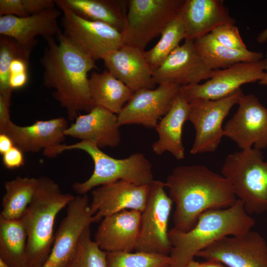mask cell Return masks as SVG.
<instances>
[{
	"mask_svg": "<svg viewBox=\"0 0 267 267\" xmlns=\"http://www.w3.org/2000/svg\"><path fill=\"white\" fill-rule=\"evenodd\" d=\"M149 189L150 184L138 185L123 180L99 186L92 191L90 204L95 222L124 210L142 212L145 207Z\"/></svg>",
	"mask_w": 267,
	"mask_h": 267,
	"instance_id": "obj_17",
	"label": "cell"
},
{
	"mask_svg": "<svg viewBox=\"0 0 267 267\" xmlns=\"http://www.w3.org/2000/svg\"><path fill=\"white\" fill-rule=\"evenodd\" d=\"M243 94L239 89L220 99H196L189 102L187 121L195 130L191 154L212 152L217 149L224 136L223 122Z\"/></svg>",
	"mask_w": 267,
	"mask_h": 267,
	"instance_id": "obj_8",
	"label": "cell"
},
{
	"mask_svg": "<svg viewBox=\"0 0 267 267\" xmlns=\"http://www.w3.org/2000/svg\"><path fill=\"white\" fill-rule=\"evenodd\" d=\"M79 149L87 152L94 163L90 177L83 182H76L73 189L84 195L93 188L117 180H123L138 185H149L154 180L152 164L141 153H135L124 159H116L103 152L95 143L81 141L74 144H61L43 151V154L53 158L63 151Z\"/></svg>",
	"mask_w": 267,
	"mask_h": 267,
	"instance_id": "obj_5",
	"label": "cell"
},
{
	"mask_svg": "<svg viewBox=\"0 0 267 267\" xmlns=\"http://www.w3.org/2000/svg\"><path fill=\"white\" fill-rule=\"evenodd\" d=\"M44 38L46 42L40 62L44 67L43 84L53 89V98L75 121L81 111L89 112L94 107L89 85L88 73L96 69L95 61L75 46L61 31L56 36Z\"/></svg>",
	"mask_w": 267,
	"mask_h": 267,
	"instance_id": "obj_1",
	"label": "cell"
},
{
	"mask_svg": "<svg viewBox=\"0 0 267 267\" xmlns=\"http://www.w3.org/2000/svg\"><path fill=\"white\" fill-rule=\"evenodd\" d=\"M189 102L179 92L170 109L155 127L158 139L152 145L153 152L162 155L169 152L178 160L184 158L182 134L184 123L187 121Z\"/></svg>",
	"mask_w": 267,
	"mask_h": 267,
	"instance_id": "obj_24",
	"label": "cell"
},
{
	"mask_svg": "<svg viewBox=\"0 0 267 267\" xmlns=\"http://www.w3.org/2000/svg\"><path fill=\"white\" fill-rule=\"evenodd\" d=\"M117 115L100 106L80 114L65 131L66 136L95 143L99 148L118 146L121 141Z\"/></svg>",
	"mask_w": 267,
	"mask_h": 267,
	"instance_id": "obj_21",
	"label": "cell"
},
{
	"mask_svg": "<svg viewBox=\"0 0 267 267\" xmlns=\"http://www.w3.org/2000/svg\"><path fill=\"white\" fill-rule=\"evenodd\" d=\"M11 101L0 95V134L5 133L10 122V106Z\"/></svg>",
	"mask_w": 267,
	"mask_h": 267,
	"instance_id": "obj_37",
	"label": "cell"
},
{
	"mask_svg": "<svg viewBox=\"0 0 267 267\" xmlns=\"http://www.w3.org/2000/svg\"><path fill=\"white\" fill-rule=\"evenodd\" d=\"M60 9L66 8L84 19L106 23L121 33L124 27L128 0H54Z\"/></svg>",
	"mask_w": 267,
	"mask_h": 267,
	"instance_id": "obj_25",
	"label": "cell"
},
{
	"mask_svg": "<svg viewBox=\"0 0 267 267\" xmlns=\"http://www.w3.org/2000/svg\"><path fill=\"white\" fill-rule=\"evenodd\" d=\"M89 93L94 106L118 115L133 95V91L107 69L92 72L89 78Z\"/></svg>",
	"mask_w": 267,
	"mask_h": 267,
	"instance_id": "obj_26",
	"label": "cell"
},
{
	"mask_svg": "<svg viewBox=\"0 0 267 267\" xmlns=\"http://www.w3.org/2000/svg\"><path fill=\"white\" fill-rule=\"evenodd\" d=\"M102 59L106 69L133 92L143 89H154L153 71L145 59L144 50L124 44Z\"/></svg>",
	"mask_w": 267,
	"mask_h": 267,
	"instance_id": "obj_18",
	"label": "cell"
},
{
	"mask_svg": "<svg viewBox=\"0 0 267 267\" xmlns=\"http://www.w3.org/2000/svg\"><path fill=\"white\" fill-rule=\"evenodd\" d=\"M31 53L15 39L0 37V95L11 101L12 89L9 85L10 66L17 57H29Z\"/></svg>",
	"mask_w": 267,
	"mask_h": 267,
	"instance_id": "obj_32",
	"label": "cell"
},
{
	"mask_svg": "<svg viewBox=\"0 0 267 267\" xmlns=\"http://www.w3.org/2000/svg\"><path fill=\"white\" fill-rule=\"evenodd\" d=\"M90 204L87 194L75 196L69 203L48 258L41 267H67L75 255L83 232L95 223Z\"/></svg>",
	"mask_w": 267,
	"mask_h": 267,
	"instance_id": "obj_11",
	"label": "cell"
},
{
	"mask_svg": "<svg viewBox=\"0 0 267 267\" xmlns=\"http://www.w3.org/2000/svg\"><path fill=\"white\" fill-rule=\"evenodd\" d=\"M13 15L19 17H28L23 0H0V16Z\"/></svg>",
	"mask_w": 267,
	"mask_h": 267,
	"instance_id": "obj_35",
	"label": "cell"
},
{
	"mask_svg": "<svg viewBox=\"0 0 267 267\" xmlns=\"http://www.w3.org/2000/svg\"><path fill=\"white\" fill-rule=\"evenodd\" d=\"M164 184L175 204L172 228L178 231L190 230L205 211L228 208L237 200L222 175L202 165L176 167Z\"/></svg>",
	"mask_w": 267,
	"mask_h": 267,
	"instance_id": "obj_2",
	"label": "cell"
},
{
	"mask_svg": "<svg viewBox=\"0 0 267 267\" xmlns=\"http://www.w3.org/2000/svg\"><path fill=\"white\" fill-rule=\"evenodd\" d=\"M14 144L11 138L6 134H0V153L3 155L13 147Z\"/></svg>",
	"mask_w": 267,
	"mask_h": 267,
	"instance_id": "obj_39",
	"label": "cell"
},
{
	"mask_svg": "<svg viewBox=\"0 0 267 267\" xmlns=\"http://www.w3.org/2000/svg\"><path fill=\"white\" fill-rule=\"evenodd\" d=\"M266 67L265 59L241 62L214 71L211 78L203 84L182 86L180 93L188 102L196 99L217 100L225 97L244 84L260 81Z\"/></svg>",
	"mask_w": 267,
	"mask_h": 267,
	"instance_id": "obj_13",
	"label": "cell"
},
{
	"mask_svg": "<svg viewBox=\"0 0 267 267\" xmlns=\"http://www.w3.org/2000/svg\"><path fill=\"white\" fill-rule=\"evenodd\" d=\"M193 41L198 52L213 70L241 62L258 61L264 56L261 52L230 48L220 44L210 33Z\"/></svg>",
	"mask_w": 267,
	"mask_h": 267,
	"instance_id": "obj_27",
	"label": "cell"
},
{
	"mask_svg": "<svg viewBox=\"0 0 267 267\" xmlns=\"http://www.w3.org/2000/svg\"><path fill=\"white\" fill-rule=\"evenodd\" d=\"M196 257L218 261L228 267H267V241L259 232L250 230L221 238Z\"/></svg>",
	"mask_w": 267,
	"mask_h": 267,
	"instance_id": "obj_12",
	"label": "cell"
},
{
	"mask_svg": "<svg viewBox=\"0 0 267 267\" xmlns=\"http://www.w3.org/2000/svg\"><path fill=\"white\" fill-rule=\"evenodd\" d=\"M0 267H10L5 263L2 260L0 259Z\"/></svg>",
	"mask_w": 267,
	"mask_h": 267,
	"instance_id": "obj_44",
	"label": "cell"
},
{
	"mask_svg": "<svg viewBox=\"0 0 267 267\" xmlns=\"http://www.w3.org/2000/svg\"><path fill=\"white\" fill-rule=\"evenodd\" d=\"M238 108L223 127L224 136L241 150L267 147V109L252 94L241 96Z\"/></svg>",
	"mask_w": 267,
	"mask_h": 267,
	"instance_id": "obj_15",
	"label": "cell"
},
{
	"mask_svg": "<svg viewBox=\"0 0 267 267\" xmlns=\"http://www.w3.org/2000/svg\"><path fill=\"white\" fill-rule=\"evenodd\" d=\"M61 14L53 8L26 17L0 16V35L15 39L31 53L38 44L37 36L45 38L58 35L61 30L57 19Z\"/></svg>",
	"mask_w": 267,
	"mask_h": 267,
	"instance_id": "obj_20",
	"label": "cell"
},
{
	"mask_svg": "<svg viewBox=\"0 0 267 267\" xmlns=\"http://www.w3.org/2000/svg\"><path fill=\"white\" fill-rule=\"evenodd\" d=\"M60 10L63 35L94 61L124 45L122 33L112 26L84 19L66 8Z\"/></svg>",
	"mask_w": 267,
	"mask_h": 267,
	"instance_id": "obj_10",
	"label": "cell"
},
{
	"mask_svg": "<svg viewBox=\"0 0 267 267\" xmlns=\"http://www.w3.org/2000/svg\"><path fill=\"white\" fill-rule=\"evenodd\" d=\"M164 182L154 180L150 184L148 200L141 212L140 231L135 250L169 255L172 246L168 223L173 202L166 193Z\"/></svg>",
	"mask_w": 267,
	"mask_h": 267,
	"instance_id": "obj_9",
	"label": "cell"
},
{
	"mask_svg": "<svg viewBox=\"0 0 267 267\" xmlns=\"http://www.w3.org/2000/svg\"><path fill=\"white\" fill-rule=\"evenodd\" d=\"M67 267H108L106 252L91 239L90 226L83 232L75 255Z\"/></svg>",
	"mask_w": 267,
	"mask_h": 267,
	"instance_id": "obj_33",
	"label": "cell"
},
{
	"mask_svg": "<svg viewBox=\"0 0 267 267\" xmlns=\"http://www.w3.org/2000/svg\"><path fill=\"white\" fill-rule=\"evenodd\" d=\"M181 87L165 83L155 89H143L134 92L117 115L119 125L137 124L155 128L159 119L170 109Z\"/></svg>",
	"mask_w": 267,
	"mask_h": 267,
	"instance_id": "obj_14",
	"label": "cell"
},
{
	"mask_svg": "<svg viewBox=\"0 0 267 267\" xmlns=\"http://www.w3.org/2000/svg\"><path fill=\"white\" fill-rule=\"evenodd\" d=\"M158 43L144 51L145 59L153 71L157 70L170 54L186 39L185 30L178 15L172 20L162 32Z\"/></svg>",
	"mask_w": 267,
	"mask_h": 267,
	"instance_id": "obj_30",
	"label": "cell"
},
{
	"mask_svg": "<svg viewBox=\"0 0 267 267\" xmlns=\"http://www.w3.org/2000/svg\"><path fill=\"white\" fill-rule=\"evenodd\" d=\"M108 267H170L169 255L142 252H106Z\"/></svg>",
	"mask_w": 267,
	"mask_h": 267,
	"instance_id": "obj_31",
	"label": "cell"
},
{
	"mask_svg": "<svg viewBox=\"0 0 267 267\" xmlns=\"http://www.w3.org/2000/svg\"><path fill=\"white\" fill-rule=\"evenodd\" d=\"M23 152L14 146L9 151L2 155V163L8 169L19 168L24 164Z\"/></svg>",
	"mask_w": 267,
	"mask_h": 267,
	"instance_id": "obj_36",
	"label": "cell"
},
{
	"mask_svg": "<svg viewBox=\"0 0 267 267\" xmlns=\"http://www.w3.org/2000/svg\"><path fill=\"white\" fill-rule=\"evenodd\" d=\"M255 221L245 211L239 199L225 209L209 210L202 213L190 230L180 232L171 228L169 238L172 246L170 267H183L197 254L217 240L249 231Z\"/></svg>",
	"mask_w": 267,
	"mask_h": 267,
	"instance_id": "obj_3",
	"label": "cell"
},
{
	"mask_svg": "<svg viewBox=\"0 0 267 267\" xmlns=\"http://www.w3.org/2000/svg\"><path fill=\"white\" fill-rule=\"evenodd\" d=\"M28 80V73L10 75L9 85L12 90L19 89L26 85Z\"/></svg>",
	"mask_w": 267,
	"mask_h": 267,
	"instance_id": "obj_38",
	"label": "cell"
},
{
	"mask_svg": "<svg viewBox=\"0 0 267 267\" xmlns=\"http://www.w3.org/2000/svg\"><path fill=\"white\" fill-rule=\"evenodd\" d=\"M141 212L126 210L104 218L94 241L106 252H132L135 250L140 231Z\"/></svg>",
	"mask_w": 267,
	"mask_h": 267,
	"instance_id": "obj_19",
	"label": "cell"
},
{
	"mask_svg": "<svg viewBox=\"0 0 267 267\" xmlns=\"http://www.w3.org/2000/svg\"><path fill=\"white\" fill-rule=\"evenodd\" d=\"M199 264L200 263L193 260L183 267H199Z\"/></svg>",
	"mask_w": 267,
	"mask_h": 267,
	"instance_id": "obj_43",
	"label": "cell"
},
{
	"mask_svg": "<svg viewBox=\"0 0 267 267\" xmlns=\"http://www.w3.org/2000/svg\"></svg>",
	"mask_w": 267,
	"mask_h": 267,
	"instance_id": "obj_45",
	"label": "cell"
},
{
	"mask_svg": "<svg viewBox=\"0 0 267 267\" xmlns=\"http://www.w3.org/2000/svg\"><path fill=\"white\" fill-rule=\"evenodd\" d=\"M75 197L62 192L50 178H38L33 198L20 219L27 235L26 251L32 267H41L48 259L54 239L56 217Z\"/></svg>",
	"mask_w": 267,
	"mask_h": 267,
	"instance_id": "obj_4",
	"label": "cell"
},
{
	"mask_svg": "<svg viewBox=\"0 0 267 267\" xmlns=\"http://www.w3.org/2000/svg\"><path fill=\"white\" fill-rule=\"evenodd\" d=\"M68 128L67 121L62 117L37 120L26 126H18L11 121L4 134L23 153H37L62 144Z\"/></svg>",
	"mask_w": 267,
	"mask_h": 267,
	"instance_id": "obj_22",
	"label": "cell"
},
{
	"mask_svg": "<svg viewBox=\"0 0 267 267\" xmlns=\"http://www.w3.org/2000/svg\"><path fill=\"white\" fill-rule=\"evenodd\" d=\"M185 0H130L124 27V44L144 50L179 14Z\"/></svg>",
	"mask_w": 267,
	"mask_h": 267,
	"instance_id": "obj_7",
	"label": "cell"
},
{
	"mask_svg": "<svg viewBox=\"0 0 267 267\" xmlns=\"http://www.w3.org/2000/svg\"><path fill=\"white\" fill-rule=\"evenodd\" d=\"M221 175L249 215L267 212V161L261 150L253 147L228 154Z\"/></svg>",
	"mask_w": 267,
	"mask_h": 267,
	"instance_id": "obj_6",
	"label": "cell"
},
{
	"mask_svg": "<svg viewBox=\"0 0 267 267\" xmlns=\"http://www.w3.org/2000/svg\"></svg>",
	"mask_w": 267,
	"mask_h": 267,
	"instance_id": "obj_46",
	"label": "cell"
},
{
	"mask_svg": "<svg viewBox=\"0 0 267 267\" xmlns=\"http://www.w3.org/2000/svg\"><path fill=\"white\" fill-rule=\"evenodd\" d=\"M38 184V178L17 177L4 183L0 219L18 220L31 202Z\"/></svg>",
	"mask_w": 267,
	"mask_h": 267,
	"instance_id": "obj_29",
	"label": "cell"
},
{
	"mask_svg": "<svg viewBox=\"0 0 267 267\" xmlns=\"http://www.w3.org/2000/svg\"><path fill=\"white\" fill-rule=\"evenodd\" d=\"M265 72L263 78L259 81V84L267 86V54L266 55Z\"/></svg>",
	"mask_w": 267,
	"mask_h": 267,
	"instance_id": "obj_42",
	"label": "cell"
},
{
	"mask_svg": "<svg viewBox=\"0 0 267 267\" xmlns=\"http://www.w3.org/2000/svg\"><path fill=\"white\" fill-rule=\"evenodd\" d=\"M199 267H228L222 263L216 260H205L199 264Z\"/></svg>",
	"mask_w": 267,
	"mask_h": 267,
	"instance_id": "obj_40",
	"label": "cell"
},
{
	"mask_svg": "<svg viewBox=\"0 0 267 267\" xmlns=\"http://www.w3.org/2000/svg\"><path fill=\"white\" fill-rule=\"evenodd\" d=\"M257 40L259 43H264L267 41V28L260 33L257 37Z\"/></svg>",
	"mask_w": 267,
	"mask_h": 267,
	"instance_id": "obj_41",
	"label": "cell"
},
{
	"mask_svg": "<svg viewBox=\"0 0 267 267\" xmlns=\"http://www.w3.org/2000/svg\"><path fill=\"white\" fill-rule=\"evenodd\" d=\"M27 242V233L21 220L0 219V259L10 267H32Z\"/></svg>",
	"mask_w": 267,
	"mask_h": 267,
	"instance_id": "obj_28",
	"label": "cell"
},
{
	"mask_svg": "<svg viewBox=\"0 0 267 267\" xmlns=\"http://www.w3.org/2000/svg\"><path fill=\"white\" fill-rule=\"evenodd\" d=\"M220 0H185L179 13L186 34L185 40L194 41L212 32L217 27L234 24Z\"/></svg>",
	"mask_w": 267,
	"mask_h": 267,
	"instance_id": "obj_23",
	"label": "cell"
},
{
	"mask_svg": "<svg viewBox=\"0 0 267 267\" xmlns=\"http://www.w3.org/2000/svg\"><path fill=\"white\" fill-rule=\"evenodd\" d=\"M220 44L230 48L244 50L248 49L240 36L238 28L234 24L220 26L210 33Z\"/></svg>",
	"mask_w": 267,
	"mask_h": 267,
	"instance_id": "obj_34",
	"label": "cell"
},
{
	"mask_svg": "<svg viewBox=\"0 0 267 267\" xmlns=\"http://www.w3.org/2000/svg\"><path fill=\"white\" fill-rule=\"evenodd\" d=\"M214 71L198 52L193 41L185 40L153 73L156 84L169 83L185 86L209 79Z\"/></svg>",
	"mask_w": 267,
	"mask_h": 267,
	"instance_id": "obj_16",
	"label": "cell"
}]
</instances>
